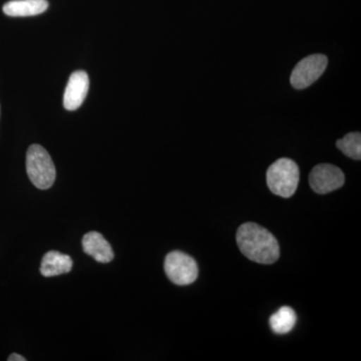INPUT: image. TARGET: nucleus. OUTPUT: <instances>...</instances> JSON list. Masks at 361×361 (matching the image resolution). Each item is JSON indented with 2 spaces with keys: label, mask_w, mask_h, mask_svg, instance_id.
I'll return each mask as SVG.
<instances>
[{
  "label": "nucleus",
  "mask_w": 361,
  "mask_h": 361,
  "mask_svg": "<svg viewBox=\"0 0 361 361\" xmlns=\"http://www.w3.org/2000/svg\"><path fill=\"white\" fill-rule=\"evenodd\" d=\"M266 178L268 188L273 194L282 198H290L298 187L300 172L295 161L282 158L270 166Z\"/></svg>",
  "instance_id": "f03ea898"
},
{
  "label": "nucleus",
  "mask_w": 361,
  "mask_h": 361,
  "mask_svg": "<svg viewBox=\"0 0 361 361\" xmlns=\"http://www.w3.org/2000/svg\"><path fill=\"white\" fill-rule=\"evenodd\" d=\"M8 361H26V358L23 357L18 353H13V355H9V357L7 358Z\"/></svg>",
  "instance_id": "ddd939ff"
},
{
  "label": "nucleus",
  "mask_w": 361,
  "mask_h": 361,
  "mask_svg": "<svg viewBox=\"0 0 361 361\" xmlns=\"http://www.w3.org/2000/svg\"><path fill=\"white\" fill-rule=\"evenodd\" d=\"M236 241L244 256L260 264H273L280 256L279 244L272 233L255 223H245L237 231Z\"/></svg>",
  "instance_id": "f257e3e1"
},
{
  "label": "nucleus",
  "mask_w": 361,
  "mask_h": 361,
  "mask_svg": "<svg viewBox=\"0 0 361 361\" xmlns=\"http://www.w3.org/2000/svg\"><path fill=\"white\" fill-rule=\"evenodd\" d=\"M90 78L84 71L71 73L63 96V106L66 110L75 111L84 104L89 92Z\"/></svg>",
  "instance_id": "0eeeda50"
},
{
  "label": "nucleus",
  "mask_w": 361,
  "mask_h": 361,
  "mask_svg": "<svg viewBox=\"0 0 361 361\" xmlns=\"http://www.w3.org/2000/svg\"><path fill=\"white\" fill-rule=\"evenodd\" d=\"M296 320L295 311L288 306H283L274 314L271 315L269 325L275 334H286L294 329Z\"/></svg>",
  "instance_id": "9b49d317"
},
{
  "label": "nucleus",
  "mask_w": 361,
  "mask_h": 361,
  "mask_svg": "<svg viewBox=\"0 0 361 361\" xmlns=\"http://www.w3.org/2000/svg\"><path fill=\"white\" fill-rule=\"evenodd\" d=\"M49 8L47 0H13L4 6V13L11 18H25L44 13Z\"/></svg>",
  "instance_id": "9d476101"
},
{
  "label": "nucleus",
  "mask_w": 361,
  "mask_h": 361,
  "mask_svg": "<svg viewBox=\"0 0 361 361\" xmlns=\"http://www.w3.org/2000/svg\"><path fill=\"white\" fill-rule=\"evenodd\" d=\"M73 259L58 251L45 253L40 264V274L44 277L59 276L66 274L73 269Z\"/></svg>",
  "instance_id": "1a4fd4ad"
},
{
  "label": "nucleus",
  "mask_w": 361,
  "mask_h": 361,
  "mask_svg": "<svg viewBox=\"0 0 361 361\" xmlns=\"http://www.w3.org/2000/svg\"><path fill=\"white\" fill-rule=\"evenodd\" d=\"M26 172L33 185L40 190L49 189L56 180V171L51 157L39 145H32L26 153Z\"/></svg>",
  "instance_id": "7ed1b4c3"
},
{
  "label": "nucleus",
  "mask_w": 361,
  "mask_h": 361,
  "mask_svg": "<svg viewBox=\"0 0 361 361\" xmlns=\"http://www.w3.org/2000/svg\"><path fill=\"white\" fill-rule=\"evenodd\" d=\"M327 58L323 54H312L297 63L290 77L292 87L303 90L318 80L326 70Z\"/></svg>",
  "instance_id": "39448f33"
},
{
  "label": "nucleus",
  "mask_w": 361,
  "mask_h": 361,
  "mask_svg": "<svg viewBox=\"0 0 361 361\" xmlns=\"http://www.w3.org/2000/svg\"><path fill=\"white\" fill-rule=\"evenodd\" d=\"M164 268L169 279L180 286L194 283L198 277L196 261L184 252L173 251L169 253Z\"/></svg>",
  "instance_id": "20e7f679"
},
{
  "label": "nucleus",
  "mask_w": 361,
  "mask_h": 361,
  "mask_svg": "<svg viewBox=\"0 0 361 361\" xmlns=\"http://www.w3.org/2000/svg\"><path fill=\"white\" fill-rule=\"evenodd\" d=\"M82 249L85 253L92 256L97 262L109 263L115 258L113 249L101 233L92 231L82 237Z\"/></svg>",
  "instance_id": "6e6552de"
},
{
  "label": "nucleus",
  "mask_w": 361,
  "mask_h": 361,
  "mask_svg": "<svg viewBox=\"0 0 361 361\" xmlns=\"http://www.w3.org/2000/svg\"><path fill=\"white\" fill-rule=\"evenodd\" d=\"M344 174L341 169L331 164H320L312 169L310 184L317 194H329L343 186Z\"/></svg>",
  "instance_id": "423d86ee"
},
{
  "label": "nucleus",
  "mask_w": 361,
  "mask_h": 361,
  "mask_svg": "<svg viewBox=\"0 0 361 361\" xmlns=\"http://www.w3.org/2000/svg\"><path fill=\"white\" fill-rule=\"evenodd\" d=\"M337 148L341 149L344 155L360 161L361 159V135L360 133H349L343 139L336 142Z\"/></svg>",
  "instance_id": "f8f14e48"
}]
</instances>
